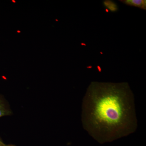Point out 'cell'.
Masks as SVG:
<instances>
[{
  "label": "cell",
  "mask_w": 146,
  "mask_h": 146,
  "mask_svg": "<svg viewBox=\"0 0 146 146\" xmlns=\"http://www.w3.org/2000/svg\"><path fill=\"white\" fill-rule=\"evenodd\" d=\"M5 144L4 143L2 140L1 138L0 137V146H3Z\"/></svg>",
  "instance_id": "cell-5"
},
{
  "label": "cell",
  "mask_w": 146,
  "mask_h": 146,
  "mask_svg": "<svg viewBox=\"0 0 146 146\" xmlns=\"http://www.w3.org/2000/svg\"><path fill=\"white\" fill-rule=\"evenodd\" d=\"M12 114V111L8 103L3 97L0 95V117L4 116H9Z\"/></svg>",
  "instance_id": "cell-2"
},
{
  "label": "cell",
  "mask_w": 146,
  "mask_h": 146,
  "mask_svg": "<svg viewBox=\"0 0 146 146\" xmlns=\"http://www.w3.org/2000/svg\"><path fill=\"white\" fill-rule=\"evenodd\" d=\"M3 146H16V145H5V144Z\"/></svg>",
  "instance_id": "cell-6"
},
{
  "label": "cell",
  "mask_w": 146,
  "mask_h": 146,
  "mask_svg": "<svg viewBox=\"0 0 146 146\" xmlns=\"http://www.w3.org/2000/svg\"><path fill=\"white\" fill-rule=\"evenodd\" d=\"M103 4L106 7L112 12H115L118 10L117 5L112 1H105L103 2Z\"/></svg>",
  "instance_id": "cell-4"
},
{
  "label": "cell",
  "mask_w": 146,
  "mask_h": 146,
  "mask_svg": "<svg viewBox=\"0 0 146 146\" xmlns=\"http://www.w3.org/2000/svg\"><path fill=\"white\" fill-rule=\"evenodd\" d=\"M119 1L127 5L135 7L144 10L146 9L145 0H122Z\"/></svg>",
  "instance_id": "cell-3"
},
{
  "label": "cell",
  "mask_w": 146,
  "mask_h": 146,
  "mask_svg": "<svg viewBox=\"0 0 146 146\" xmlns=\"http://www.w3.org/2000/svg\"><path fill=\"white\" fill-rule=\"evenodd\" d=\"M82 121L84 129L100 143L135 132L134 95L128 83L91 82L82 100Z\"/></svg>",
  "instance_id": "cell-1"
}]
</instances>
